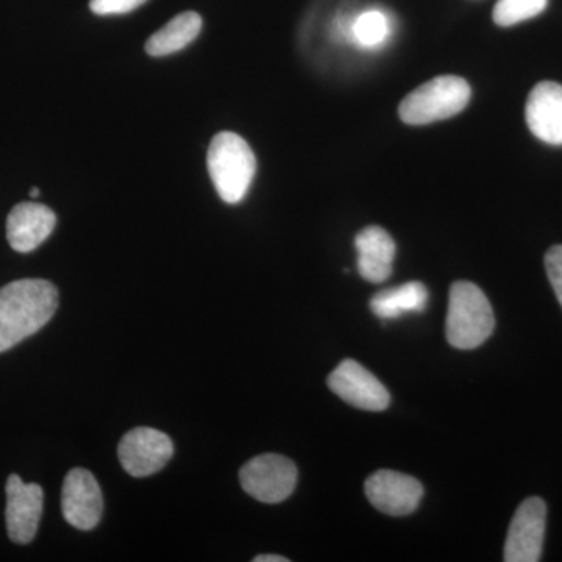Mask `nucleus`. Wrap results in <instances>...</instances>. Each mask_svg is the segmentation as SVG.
<instances>
[{
	"mask_svg": "<svg viewBox=\"0 0 562 562\" xmlns=\"http://www.w3.org/2000/svg\"><path fill=\"white\" fill-rule=\"evenodd\" d=\"M58 290L50 281H11L0 290V353L35 335L54 317Z\"/></svg>",
	"mask_w": 562,
	"mask_h": 562,
	"instance_id": "obj_1",
	"label": "nucleus"
},
{
	"mask_svg": "<svg viewBox=\"0 0 562 562\" xmlns=\"http://www.w3.org/2000/svg\"><path fill=\"white\" fill-rule=\"evenodd\" d=\"M209 172L217 194L225 203L246 198L257 172V158L247 140L233 132L217 133L209 149Z\"/></svg>",
	"mask_w": 562,
	"mask_h": 562,
	"instance_id": "obj_2",
	"label": "nucleus"
},
{
	"mask_svg": "<svg viewBox=\"0 0 562 562\" xmlns=\"http://www.w3.org/2000/svg\"><path fill=\"white\" fill-rule=\"evenodd\" d=\"M495 316L484 292L471 281H457L450 288L446 335L450 346L472 350L491 338Z\"/></svg>",
	"mask_w": 562,
	"mask_h": 562,
	"instance_id": "obj_3",
	"label": "nucleus"
},
{
	"mask_svg": "<svg viewBox=\"0 0 562 562\" xmlns=\"http://www.w3.org/2000/svg\"><path fill=\"white\" fill-rule=\"evenodd\" d=\"M471 98V87L461 77H435L403 99L398 114L408 125L431 124L457 116L468 106Z\"/></svg>",
	"mask_w": 562,
	"mask_h": 562,
	"instance_id": "obj_4",
	"label": "nucleus"
},
{
	"mask_svg": "<svg viewBox=\"0 0 562 562\" xmlns=\"http://www.w3.org/2000/svg\"><path fill=\"white\" fill-rule=\"evenodd\" d=\"M299 472L290 458L266 453L246 462L239 472L243 490L258 502L281 503L297 486Z\"/></svg>",
	"mask_w": 562,
	"mask_h": 562,
	"instance_id": "obj_5",
	"label": "nucleus"
},
{
	"mask_svg": "<svg viewBox=\"0 0 562 562\" xmlns=\"http://www.w3.org/2000/svg\"><path fill=\"white\" fill-rule=\"evenodd\" d=\"M546 525V502L539 497L527 498L517 508L509 525L503 560L506 562L541 561Z\"/></svg>",
	"mask_w": 562,
	"mask_h": 562,
	"instance_id": "obj_6",
	"label": "nucleus"
},
{
	"mask_svg": "<svg viewBox=\"0 0 562 562\" xmlns=\"http://www.w3.org/2000/svg\"><path fill=\"white\" fill-rule=\"evenodd\" d=\"M117 454L125 472L143 479L160 472L168 464L173 454V442L162 431L139 427L121 439Z\"/></svg>",
	"mask_w": 562,
	"mask_h": 562,
	"instance_id": "obj_7",
	"label": "nucleus"
},
{
	"mask_svg": "<svg viewBox=\"0 0 562 562\" xmlns=\"http://www.w3.org/2000/svg\"><path fill=\"white\" fill-rule=\"evenodd\" d=\"M327 383L338 397L355 408L383 412L390 406V391L364 366L355 360H344L330 373Z\"/></svg>",
	"mask_w": 562,
	"mask_h": 562,
	"instance_id": "obj_8",
	"label": "nucleus"
},
{
	"mask_svg": "<svg viewBox=\"0 0 562 562\" xmlns=\"http://www.w3.org/2000/svg\"><path fill=\"white\" fill-rule=\"evenodd\" d=\"M102 492L98 480L87 469H72L61 491V512L66 522L81 531H90L101 522Z\"/></svg>",
	"mask_w": 562,
	"mask_h": 562,
	"instance_id": "obj_9",
	"label": "nucleus"
},
{
	"mask_svg": "<svg viewBox=\"0 0 562 562\" xmlns=\"http://www.w3.org/2000/svg\"><path fill=\"white\" fill-rule=\"evenodd\" d=\"M5 522L9 538L16 543H31L35 539L43 516L44 492L40 484L22 482L21 476L7 480Z\"/></svg>",
	"mask_w": 562,
	"mask_h": 562,
	"instance_id": "obj_10",
	"label": "nucleus"
},
{
	"mask_svg": "<svg viewBox=\"0 0 562 562\" xmlns=\"http://www.w3.org/2000/svg\"><path fill=\"white\" fill-rule=\"evenodd\" d=\"M364 490L369 502L379 512L392 517L409 516L424 497V486L419 480L394 471L373 473L366 482Z\"/></svg>",
	"mask_w": 562,
	"mask_h": 562,
	"instance_id": "obj_11",
	"label": "nucleus"
},
{
	"mask_svg": "<svg viewBox=\"0 0 562 562\" xmlns=\"http://www.w3.org/2000/svg\"><path fill=\"white\" fill-rule=\"evenodd\" d=\"M57 225V216L49 206L36 202L18 203L7 220V239L11 249L29 254L46 241Z\"/></svg>",
	"mask_w": 562,
	"mask_h": 562,
	"instance_id": "obj_12",
	"label": "nucleus"
},
{
	"mask_svg": "<svg viewBox=\"0 0 562 562\" xmlns=\"http://www.w3.org/2000/svg\"><path fill=\"white\" fill-rule=\"evenodd\" d=\"M525 120L536 138L562 146V85L541 81L528 95Z\"/></svg>",
	"mask_w": 562,
	"mask_h": 562,
	"instance_id": "obj_13",
	"label": "nucleus"
},
{
	"mask_svg": "<svg viewBox=\"0 0 562 562\" xmlns=\"http://www.w3.org/2000/svg\"><path fill=\"white\" fill-rule=\"evenodd\" d=\"M355 247L358 251V271L362 279L369 283H383L390 279L397 251L390 233L376 225L366 227L355 238Z\"/></svg>",
	"mask_w": 562,
	"mask_h": 562,
	"instance_id": "obj_14",
	"label": "nucleus"
},
{
	"mask_svg": "<svg viewBox=\"0 0 562 562\" xmlns=\"http://www.w3.org/2000/svg\"><path fill=\"white\" fill-rule=\"evenodd\" d=\"M201 14L195 11H184L147 40L146 52L151 57H168L190 46L192 41L201 35Z\"/></svg>",
	"mask_w": 562,
	"mask_h": 562,
	"instance_id": "obj_15",
	"label": "nucleus"
},
{
	"mask_svg": "<svg viewBox=\"0 0 562 562\" xmlns=\"http://www.w3.org/2000/svg\"><path fill=\"white\" fill-rule=\"evenodd\" d=\"M428 291L420 281H409L402 286L380 291L371 301L372 313L383 321H394L408 313L427 308Z\"/></svg>",
	"mask_w": 562,
	"mask_h": 562,
	"instance_id": "obj_16",
	"label": "nucleus"
},
{
	"mask_svg": "<svg viewBox=\"0 0 562 562\" xmlns=\"http://www.w3.org/2000/svg\"><path fill=\"white\" fill-rule=\"evenodd\" d=\"M391 33L390 18L379 10L361 13L351 22V36L362 47H379Z\"/></svg>",
	"mask_w": 562,
	"mask_h": 562,
	"instance_id": "obj_17",
	"label": "nucleus"
},
{
	"mask_svg": "<svg viewBox=\"0 0 562 562\" xmlns=\"http://www.w3.org/2000/svg\"><path fill=\"white\" fill-rule=\"evenodd\" d=\"M547 5L549 0H498L492 18L501 27H512L539 16Z\"/></svg>",
	"mask_w": 562,
	"mask_h": 562,
	"instance_id": "obj_18",
	"label": "nucleus"
},
{
	"mask_svg": "<svg viewBox=\"0 0 562 562\" xmlns=\"http://www.w3.org/2000/svg\"><path fill=\"white\" fill-rule=\"evenodd\" d=\"M146 2L147 0H91L90 9L98 16H114L131 13Z\"/></svg>",
	"mask_w": 562,
	"mask_h": 562,
	"instance_id": "obj_19",
	"label": "nucleus"
},
{
	"mask_svg": "<svg viewBox=\"0 0 562 562\" xmlns=\"http://www.w3.org/2000/svg\"><path fill=\"white\" fill-rule=\"evenodd\" d=\"M546 271L554 294L562 306V246H554L547 251Z\"/></svg>",
	"mask_w": 562,
	"mask_h": 562,
	"instance_id": "obj_20",
	"label": "nucleus"
},
{
	"mask_svg": "<svg viewBox=\"0 0 562 562\" xmlns=\"http://www.w3.org/2000/svg\"><path fill=\"white\" fill-rule=\"evenodd\" d=\"M254 562H290V560L279 557V554H260V557L254 558Z\"/></svg>",
	"mask_w": 562,
	"mask_h": 562,
	"instance_id": "obj_21",
	"label": "nucleus"
},
{
	"mask_svg": "<svg viewBox=\"0 0 562 562\" xmlns=\"http://www.w3.org/2000/svg\"><path fill=\"white\" fill-rule=\"evenodd\" d=\"M31 198L32 199L40 198V190H38V188H32V190H31Z\"/></svg>",
	"mask_w": 562,
	"mask_h": 562,
	"instance_id": "obj_22",
	"label": "nucleus"
}]
</instances>
